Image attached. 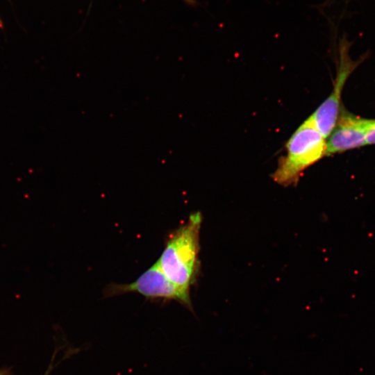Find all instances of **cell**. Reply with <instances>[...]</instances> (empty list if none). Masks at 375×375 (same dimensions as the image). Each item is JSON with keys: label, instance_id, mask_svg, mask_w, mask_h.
I'll return each instance as SVG.
<instances>
[{"label": "cell", "instance_id": "cell-9", "mask_svg": "<svg viewBox=\"0 0 375 375\" xmlns=\"http://www.w3.org/2000/svg\"><path fill=\"white\" fill-rule=\"evenodd\" d=\"M0 24H1V20H0Z\"/></svg>", "mask_w": 375, "mask_h": 375}, {"label": "cell", "instance_id": "cell-8", "mask_svg": "<svg viewBox=\"0 0 375 375\" xmlns=\"http://www.w3.org/2000/svg\"><path fill=\"white\" fill-rule=\"evenodd\" d=\"M186 3H189L190 5H194L195 1L194 0H183Z\"/></svg>", "mask_w": 375, "mask_h": 375}, {"label": "cell", "instance_id": "cell-5", "mask_svg": "<svg viewBox=\"0 0 375 375\" xmlns=\"http://www.w3.org/2000/svg\"><path fill=\"white\" fill-rule=\"evenodd\" d=\"M374 122L346 112L339 115L326 141V156L365 145L367 133Z\"/></svg>", "mask_w": 375, "mask_h": 375}, {"label": "cell", "instance_id": "cell-7", "mask_svg": "<svg viewBox=\"0 0 375 375\" xmlns=\"http://www.w3.org/2000/svg\"><path fill=\"white\" fill-rule=\"evenodd\" d=\"M0 375H10L9 372L6 369L0 370Z\"/></svg>", "mask_w": 375, "mask_h": 375}, {"label": "cell", "instance_id": "cell-1", "mask_svg": "<svg viewBox=\"0 0 375 375\" xmlns=\"http://www.w3.org/2000/svg\"><path fill=\"white\" fill-rule=\"evenodd\" d=\"M201 222L200 212L192 213L187 222L167 236L164 249L156 262L169 280L189 294L199 267Z\"/></svg>", "mask_w": 375, "mask_h": 375}, {"label": "cell", "instance_id": "cell-3", "mask_svg": "<svg viewBox=\"0 0 375 375\" xmlns=\"http://www.w3.org/2000/svg\"><path fill=\"white\" fill-rule=\"evenodd\" d=\"M131 292L138 293L151 300L176 301L192 312H194L190 294L169 280L157 262L132 283L108 285L103 290V296L108 298Z\"/></svg>", "mask_w": 375, "mask_h": 375}, {"label": "cell", "instance_id": "cell-6", "mask_svg": "<svg viewBox=\"0 0 375 375\" xmlns=\"http://www.w3.org/2000/svg\"><path fill=\"white\" fill-rule=\"evenodd\" d=\"M375 144V120L370 127L366 137V144Z\"/></svg>", "mask_w": 375, "mask_h": 375}, {"label": "cell", "instance_id": "cell-2", "mask_svg": "<svg viewBox=\"0 0 375 375\" xmlns=\"http://www.w3.org/2000/svg\"><path fill=\"white\" fill-rule=\"evenodd\" d=\"M285 149L272 176L278 184L289 186L295 184L307 168L326 156V141L309 116L287 141Z\"/></svg>", "mask_w": 375, "mask_h": 375}, {"label": "cell", "instance_id": "cell-4", "mask_svg": "<svg viewBox=\"0 0 375 375\" xmlns=\"http://www.w3.org/2000/svg\"><path fill=\"white\" fill-rule=\"evenodd\" d=\"M347 47V41H342L338 72L333 90L310 115L315 126L325 138L328 137L337 123L344 85L356 67V63L349 57Z\"/></svg>", "mask_w": 375, "mask_h": 375}]
</instances>
